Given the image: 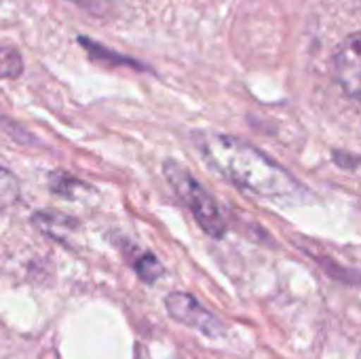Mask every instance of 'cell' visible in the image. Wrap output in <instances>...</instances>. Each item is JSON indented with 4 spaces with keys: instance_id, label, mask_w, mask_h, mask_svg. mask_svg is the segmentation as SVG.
<instances>
[{
    "instance_id": "obj_6",
    "label": "cell",
    "mask_w": 361,
    "mask_h": 359,
    "mask_svg": "<svg viewBox=\"0 0 361 359\" xmlns=\"http://www.w3.org/2000/svg\"><path fill=\"white\" fill-rule=\"evenodd\" d=\"M133 267H135V273H137L146 284H154V281L161 277V273H163L161 262H159L150 252L140 254V256L133 260Z\"/></svg>"
},
{
    "instance_id": "obj_2",
    "label": "cell",
    "mask_w": 361,
    "mask_h": 359,
    "mask_svg": "<svg viewBox=\"0 0 361 359\" xmlns=\"http://www.w3.org/2000/svg\"><path fill=\"white\" fill-rule=\"evenodd\" d=\"M165 178L176 190V195L190 209L199 226L214 239H222L226 235V220L216 203V199L205 190V186L178 161H165L163 165Z\"/></svg>"
},
{
    "instance_id": "obj_9",
    "label": "cell",
    "mask_w": 361,
    "mask_h": 359,
    "mask_svg": "<svg viewBox=\"0 0 361 359\" xmlns=\"http://www.w3.org/2000/svg\"><path fill=\"white\" fill-rule=\"evenodd\" d=\"M70 2H74V4H78V6L95 13V15H108L123 0H70Z\"/></svg>"
},
{
    "instance_id": "obj_4",
    "label": "cell",
    "mask_w": 361,
    "mask_h": 359,
    "mask_svg": "<svg viewBox=\"0 0 361 359\" xmlns=\"http://www.w3.org/2000/svg\"><path fill=\"white\" fill-rule=\"evenodd\" d=\"M165 307L169 315L195 330H201L207 336H216L222 330V324L216 315H212L195 296L184 294V292H171L165 300Z\"/></svg>"
},
{
    "instance_id": "obj_3",
    "label": "cell",
    "mask_w": 361,
    "mask_h": 359,
    "mask_svg": "<svg viewBox=\"0 0 361 359\" xmlns=\"http://www.w3.org/2000/svg\"><path fill=\"white\" fill-rule=\"evenodd\" d=\"M332 76L351 99H360L361 91V36L351 32L332 55Z\"/></svg>"
},
{
    "instance_id": "obj_7",
    "label": "cell",
    "mask_w": 361,
    "mask_h": 359,
    "mask_svg": "<svg viewBox=\"0 0 361 359\" xmlns=\"http://www.w3.org/2000/svg\"><path fill=\"white\" fill-rule=\"evenodd\" d=\"M23 72L21 55L11 47H0V78H17Z\"/></svg>"
},
{
    "instance_id": "obj_5",
    "label": "cell",
    "mask_w": 361,
    "mask_h": 359,
    "mask_svg": "<svg viewBox=\"0 0 361 359\" xmlns=\"http://www.w3.org/2000/svg\"><path fill=\"white\" fill-rule=\"evenodd\" d=\"M19 197H21L19 178L4 165H0V209L15 205L19 201Z\"/></svg>"
},
{
    "instance_id": "obj_10",
    "label": "cell",
    "mask_w": 361,
    "mask_h": 359,
    "mask_svg": "<svg viewBox=\"0 0 361 359\" xmlns=\"http://www.w3.org/2000/svg\"><path fill=\"white\" fill-rule=\"evenodd\" d=\"M334 159H336V163H338V165H345V163H347V157L343 159V157H341L338 152H336V157H334ZM351 167H353V169L357 167V159H351Z\"/></svg>"
},
{
    "instance_id": "obj_1",
    "label": "cell",
    "mask_w": 361,
    "mask_h": 359,
    "mask_svg": "<svg viewBox=\"0 0 361 359\" xmlns=\"http://www.w3.org/2000/svg\"><path fill=\"white\" fill-rule=\"evenodd\" d=\"M197 146L218 174L256 197L288 203L309 199L307 188L286 167L235 135L205 131L197 135Z\"/></svg>"
},
{
    "instance_id": "obj_8",
    "label": "cell",
    "mask_w": 361,
    "mask_h": 359,
    "mask_svg": "<svg viewBox=\"0 0 361 359\" xmlns=\"http://www.w3.org/2000/svg\"><path fill=\"white\" fill-rule=\"evenodd\" d=\"M80 44L89 51V55L91 57H95V59H102V61H118V63H133V66H137L135 61H131V59H127V57H121V55H116L114 51H108V49H104V47H99L97 42H91V40H87V38H80Z\"/></svg>"
}]
</instances>
